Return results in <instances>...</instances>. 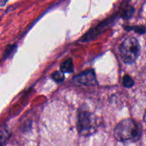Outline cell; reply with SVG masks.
Listing matches in <instances>:
<instances>
[{
  "label": "cell",
  "mask_w": 146,
  "mask_h": 146,
  "mask_svg": "<svg viewBox=\"0 0 146 146\" xmlns=\"http://www.w3.org/2000/svg\"><path fill=\"white\" fill-rule=\"evenodd\" d=\"M123 86L125 87L129 88V87H131L133 86L134 81L131 76L126 74V75L124 76L123 79Z\"/></svg>",
  "instance_id": "ba28073f"
},
{
  "label": "cell",
  "mask_w": 146,
  "mask_h": 146,
  "mask_svg": "<svg viewBox=\"0 0 146 146\" xmlns=\"http://www.w3.org/2000/svg\"><path fill=\"white\" fill-rule=\"evenodd\" d=\"M8 0H0V7H3L7 4Z\"/></svg>",
  "instance_id": "8fae6325"
},
{
  "label": "cell",
  "mask_w": 146,
  "mask_h": 146,
  "mask_svg": "<svg viewBox=\"0 0 146 146\" xmlns=\"http://www.w3.org/2000/svg\"><path fill=\"white\" fill-rule=\"evenodd\" d=\"M142 135V127L133 119H125L114 129V137L119 142H136Z\"/></svg>",
  "instance_id": "6da1fadb"
},
{
  "label": "cell",
  "mask_w": 146,
  "mask_h": 146,
  "mask_svg": "<svg viewBox=\"0 0 146 146\" xmlns=\"http://www.w3.org/2000/svg\"><path fill=\"white\" fill-rule=\"evenodd\" d=\"M10 137V131L6 125L0 126V146L5 144Z\"/></svg>",
  "instance_id": "5b68a950"
},
{
  "label": "cell",
  "mask_w": 146,
  "mask_h": 146,
  "mask_svg": "<svg viewBox=\"0 0 146 146\" xmlns=\"http://www.w3.org/2000/svg\"><path fill=\"white\" fill-rule=\"evenodd\" d=\"M134 11H135V9L133 7L131 6H128L123 11L122 17L124 19H130L133 15Z\"/></svg>",
  "instance_id": "52a82bcc"
},
{
  "label": "cell",
  "mask_w": 146,
  "mask_h": 146,
  "mask_svg": "<svg viewBox=\"0 0 146 146\" xmlns=\"http://www.w3.org/2000/svg\"><path fill=\"white\" fill-rule=\"evenodd\" d=\"M76 82L84 85H96L97 84L96 77V74L93 70H88L83 72L81 74L76 75L74 78Z\"/></svg>",
  "instance_id": "277c9868"
},
{
  "label": "cell",
  "mask_w": 146,
  "mask_h": 146,
  "mask_svg": "<svg viewBox=\"0 0 146 146\" xmlns=\"http://www.w3.org/2000/svg\"><path fill=\"white\" fill-rule=\"evenodd\" d=\"M125 29L126 30H133V31H135L136 33L138 34H144L145 32L146 29L145 27H143V26H133V27H125Z\"/></svg>",
  "instance_id": "9c48e42d"
},
{
  "label": "cell",
  "mask_w": 146,
  "mask_h": 146,
  "mask_svg": "<svg viewBox=\"0 0 146 146\" xmlns=\"http://www.w3.org/2000/svg\"><path fill=\"white\" fill-rule=\"evenodd\" d=\"M77 127L78 133L81 135L88 136L94 133L97 127L95 115L86 110H80L78 113Z\"/></svg>",
  "instance_id": "3957f363"
},
{
  "label": "cell",
  "mask_w": 146,
  "mask_h": 146,
  "mask_svg": "<svg viewBox=\"0 0 146 146\" xmlns=\"http://www.w3.org/2000/svg\"><path fill=\"white\" fill-rule=\"evenodd\" d=\"M119 51L124 62L126 64H133L140 55L141 46L135 37H128L121 44Z\"/></svg>",
  "instance_id": "7a4b0ae2"
},
{
  "label": "cell",
  "mask_w": 146,
  "mask_h": 146,
  "mask_svg": "<svg viewBox=\"0 0 146 146\" xmlns=\"http://www.w3.org/2000/svg\"><path fill=\"white\" fill-rule=\"evenodd\" d=\"M61 71L63 73H72L74 72V64L71 58L65 60L61 64Z\"/></svg>",
  "instance_id": "8992f818"
},
{
  "label": "cell",
  "mask_w": 146,
  "mask_h": 146,
  "mask_svg": "<svg viewBox=\"0 0 146 146\" xmlns=\"http://www.w3.org/2000/svg\"><path fill=\"white\" fill-rule=\"evenodd\" d=\"M143 120H144V122L146 123V111H145V114H144V116H143Z\"/></svg>",
  "instance_id": "7c38bea8"
},
{
  "label": "cell",
  "mask_w": 146,
  "mask_h": 146,
  "mask_svg": "<svg viewBox=\"0 0 146 146\" xmlns=\"http://www.w3.org/2000/svg\"><path fill=\"white\" fill-rule=\"evenodd\" d=\"M52 78L56 82H61L64 80V74L61 71H57L52 74Z\"/></svg>",
  "instance_id": "30bf717a"
}]
</instances>
